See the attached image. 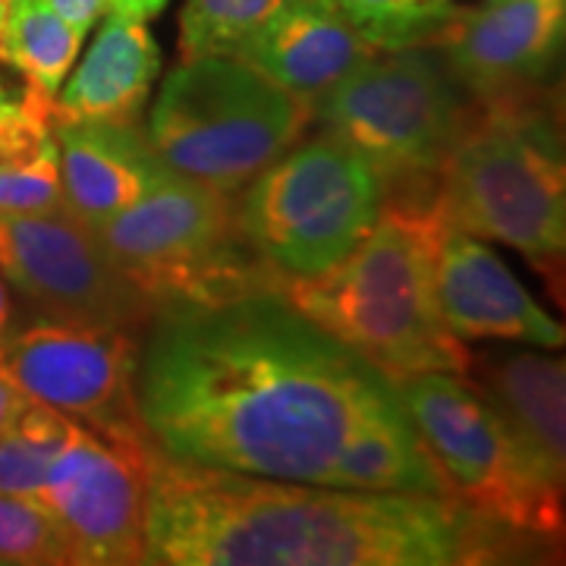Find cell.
Listing matches in <instances>:
<instances>
[{
	"mask_svg": "<svg viewBox=\"0 0 566 566\" xmlns=\"http://www.w3.org/2000/svg\"><path fill=\"white\" fill-rule=\"evenodd\" d=\"M564 359L545 353H488L482 359V394L504 416L532 457L566 485Z\"/></svg>",
	"mask_w": 566,
	"mask_h": 566,
	"instance_id": "obj_18",
	"label": "cell"
},
{
	"mask_svg": "<svg viewBox=\"0 0 566 566\" xmlns=\"http://www.w3.org/2000/svg\"><path fill=\"white\" fill-rule=\"evenodd\" d=\"M10 300H7V286H3V274H0V349L7 344L10 337Z\"/></svg>",
	"mask_w": 566,
	"mask_h": 566,
	"instance_id": "obj_28",
	"label": "cell"
},
{
	"mask_svg": "<svg viewBox=\"0 0 566 566\" xmlns=\"http://www.w3.org/2000/svg\"><path fill=\"white\" fill-rule=\"evenodd\" d=\"M566 0H485L460 10L434 48L475 98L532 92L564 51Z\"/></svg>",
	"mask_w": 566,
	"mask_h": 566,
	"instance_id": "obj_13",
	"label": "cell"
},
{
	"mask_svg": "<svg viewBox=\"0 0 566 566\" xmlns=\"http://www.w3.org/2000/svg\"><path fill=\"white\" fill-rule=\"evenodd\" d=\"M371 54L327 0H281L277 10L240 44L233 57L315 104Z\"/></svg>",
	"mask_w": 566,
	"mask_h": 566,
	"instance_id": "obj_16",
	"label": "cell"
},
{
	"mask_svg": "<svg viewBox=\"0 0 566 566\" xmlns=\"http://www.w3.org/2000/svg\"><path fill=\"white\" fill-rule=\"evenodd\" d=\"M164 3H167V0H114L111 10H123V13H133V17H139V20H151V17L161 13Z\"/></svg>",
	"mask_w": 566,
	"mask_h": 566,
	"instance_id": "obj_26",
	"label": "cell"
},
{
	"mask_svg": "<svg viewBox=\"0 0 566 566\" xmlns=\"http://www.w3.org/2000/svg\"><path fill=\"white\" fill-rule=\"evenodd\" d=\"M397 390L450 501L513 538L564 535V482L532 457L469 375L424 371Z\"/></svg>",
	"mask_w": 566,
	"mask_h": 566,
	"instance_id": "obj_7",
	"label": "cell"
},
{
	"mask_svg": "<svg viewBox=\"0 0 566 566\" xmlns=\"http://www.w3.org/2000/svg\"><path fill=\"white\" fill-rule=\"evenodd\" d=\"M308 123L312 104L233 54H208L167 73L145 136L174 177L240 192Z\"/></svg>",
	"mask_w": 566,
	"mask_h": 566,
	"instance_id": "obj_6",
	"label": "cell"
},
{
	"mask_svg": "<svg viewBox=\"0 0 566 566\" xmlns=\"http://www.w3.org/2000/svg\"><path fill=\"white\" fill-rule=\"evenodd\" d=\"M434 300L447 331L460 340H516L560 349L564 327L528 296L479 237L441 218L434 249Z\"/></svg>",
	"mask_w": 566,
	"mask_h": 566,
	"instance_id": "obj_14",
	"label": "cell"
},
{
	"mask_svg": "<svg viewBox=\"0 0 566 566\" xmlns=\"http://www.w3.org/2000/svg\"><path fill=\"white\" fill-rule=\"evenodd\" d=\"M155 444L111 441L80 428L66 444L39 504L57 520L73 545L76 566L145 564V494Z\"/></svg>",
	"mask_w": 566,
	"mask_h": 566,
	"instance_id": "obj_12",
	"label": "cell"
},
{
	"mask_svg": "<svg viewBox=\"0 0 566 566\" xmlns=\"http://www.w3.org/2000/svg\"><path fill=\"white\" fill-rule=\"evenodd\" d=\"M438 230V205H385L344 262L281 283V293L394 385L424 371L469 375L465 340L447 331L434 300Z\"/></svg>",
	"mask_w": 566,
	"mask_h": 566,
	"instance_id": "obj_3",
	"label": "cell"
},
{
	"mask_svg": "<svg viewBox=\"0 0 566 566\" xmlns=\"http://www.w3.org/2000/svg\"><path fill=\"white\" fill-rule=\"evenodd\" d=\"M107 255L139 283L155 312L211 305L281 286L245 243L237 192L167 177L139 202L95 227Z\"/></svg>",
	"mask_w": 566,
	"mask_h": 566,
	"instance_id": "obj_8",
	"label": "cell"
},
{
	"mask_svg": "<svg viewBox=\"0 0 566 566\" xmlns=\"http://www.w3.org/2000/svg\"><path fill=\"white\" fill-rule=\"evenodd\" d=\"M51 10L61 17L70 29H76L82 39L92 25H98L104 13L111 10V0H48Z\"/></svg>",
	"mask_w": 566,
	"mask_h": 566,
	"instance_id": "obj_25",
	"label": "cell"
},
{
	"mask_svg": "<svg viewBox=\"0 0 566 566\" xmlns=\"http://www.w3.org/2000/svg\"><path fill=\"white\" fill-rule=\"evenodd\" d=\"M240 192L237 223L277 283L344 262L385 208L368 164L327 133L290 145Z\"/></svg>",
	"mask_w": 566,
	"mask_h": 566,
	"instance_id": "obj_9",
	"label": "cell"
},
{
	"mask_svg": "<svg viewBox=\"0 0 566 566\" xmlns=\"http://www.w3.org/2000/svg\"><path fill=\"white\" fill-rule=\"evenodd\" d=\"M460 88L428 48L371 51L312 104V120L368 164L385 205H438L441 167L472 111Z\"/></svg>",
	"mask_w": 566,
	"mask_h": 566,
	"instance_id": "obj_5",
	"label": "cell"
},
{
	"mask_svg": "<svg viewBox=\"0 0 566 566\" xmlns=\"http://www.w3.org/2000/svg\"><path fill=\"white\" fill-rule=\"evenodd\" d=\"M161 70V51L145 20L107 10L98 39L85 51L76 73H66L54 95V120L139 123L151 82Z\"/></svg>",
	"mask_w": 566,
	"mask_h": 566,
	"instance_id": "obj_17",
	"label": "cell"
},
{
	"mask_svg": "<svg viewBox=\"0 0 566 566\" xmlns=\"http://www.w3.org/2000/svg\"><path fill=\"white\" fill-rule=\"evenodd\" d=\"M281 0H186L180 13V57L237 54Z\"/></svg>",
	"mask_w": 566,
	"mask_h": 566,
	"instance_id": "obj_23",
	"label": "cell"
},
{
	"mask_svg": "<svg viewBox=\"0 0 566 566\" xmlns=\"http://www.w3.org/2000/svg\"><path fill=\"white\" fill-rule=\"evenodd\" d=\"M516 538L438 494L286 482L177 463L155 447L151 566H465Z\"/></svg>",
	"mask_w": 566,
	"mask_h": 566,
	"instance_id": "obj_2",
	"label": "cell"
},
{
	"mask_svg": "<svg viewBox=\"0 0 566 566\" xmlns=\"http://www.w3.org/2000/svg\"><path fill=\"white\" fill-rule=\"evenodd\" d=\"M136 406L177 463L334 485L353 444L409 431L397 385L281 286L161 308L142 331Z\"/></svg>",
	"mask_w": 566,
	"mask_h": 566,
	"instance_id": "obj_1",
	"label": "cell"
},
{
	"mask_svg": "<svg viewBox=\"0 0 566 566\" xmlns=\"http://www.w3.org/2000/svg\"><path fill=\"white\" fill-rule=\"evenodd\" d=\"M80 48V32L70 29L48 0H10L0 29V61L20 70L29 88L54 98Z\"/></svg>",
	"mask_w": 566,
	"mask_h": 566,
	"instance_id": "obj_20",
	"label": "cell"
},
{
	"mask_svg": "<svg viewBox=\"0 0 566 566\" xmlns=\"http://www.w3.org/2000/svg\"><path fill=\"white\" fill-rule=\"evenodd\" d=\"M7 10H10V0H0V29H3V22H7Z\"/></svg>",
	"mask_w": 566,
	"mask_h": 566,
	"instance_id": "obj_30",
	"label": "cell"
},
{
	"mask_svg": "<svg viewBox=\"0 0 566 566\" xmlns=\"http://www.w3.org/2000/svg\"><path fill=\"white\" fill-rule=\"evenodd\" d=\"M63 208L88 227L139 202L170 177L139 123L54 120Z\"/></svg>",
	"mask_w": 566,
	"mask_h": 566,
	"instance_id": "obj_15",
	"label": "cell"
},
{
	"mask_svg": "<svg viewBox=\"0 0 566 566\" xmlns=\"http://www.w3.org/2000/svg\"><path fill=\"white\" fill-rule=\"evenodd\" d=\"M80 424L51 406L22 397L0 428V494L39 501L41 488Z\"/></svg>",
	"mask_w": 566,
	"mask_h": 566,
	"instance_id": "obj_21",
	"label": "cell"
},
{
	"mask_svg": "<svg viewBox=\"0 0 566 566\" xmlns=\"http://www.w3.org/2000/svg\"><path fill=\"white\" fill-rule=\"evenodd\" d=\"M136 334L54 318L10 331L0 349L7 385L111 441L148 438L136 406Z\"/></svg>",
	"mask_w": 566,
	"mask_h": 566,
	"instance_id": "obj_10",
	"label": "cell"
},
{
	"mask_svg": "<svg viewBox=\"0 0 566 566\" xmlns=\"http://www.w3.org/2000/svg\"><path fill=\"white\" fill-rule=\"evenodd\" d=\"M54 98L25 88L0 111V214L63 208Z\"/></svg>",
	"mask_w": 566,
	"mask_h": 566,
	"instance_id": "obj_19",
	"label": "cell"
},
{
	"mask_svg": "<svg viewBox=\"0 0 566 566\" xmlns=\"http://www.w3.org/2000/svg\"><path fill=\"white\" fill-rule=\"evenodd\" d=\"M13 98H17V95H13V92H7V85H3V82H0V111H3V107H7V104L13 102Z\"/></svg>",
	"mask_w": 566,
	"mask_h": 566,
	"instance_id": "obj_29",
	"label": "cell"
},
{
	"mask_svg": "<svg viewBox=\"0 0 566 566\" xmlns=\"http://www.w3.org/2000/svg\"><path fill=\"white\" fill-rule=\"evenodd\" d=\"M0 274L44 318L117 327L142 337L155 305L107 255L95 227L66 208L0 214Z\"/></svg>",
	"mask_w": 566,
	"mask_h": 566,
	"instance_id": "obj_11",
	"label": "cell"
},
{
	"mask_svg": "<svg viewBox=\"0 0 566 566\" xmlns=\"http://www.w3.org/2000/svg\"><path fill=\"white\" fill-rule=\"evenodd\" d=\"M327 3L371 51L434 48L463 10L453 0H327Z\"/></svg>",
	"mask_w": 566,
	"mask_h": 566,
	"instance_id": "obj_22",
	"label": "cell"
},
{
	"mask_svg": "<svg viewBox=\"0 0 566 566\" xmlns=\"http://www.w3.org/2000/svg\"><path fill=\"white\" fill-rule=\"evenodd\" d=\"M0 564L73 566L76 554L48 506L32 497L0 494Z\"/></svg>",
	"mask_w": 566,
	"mask_h": 566,
	"instance_id": "obj_24",
	"label": "cell"
},
{
	"mask_svg": "<svg viewBox=\"0 0 566 566\" xmlns=\"http://www.w3.org/2000/svg\"><path fill=\"white\" fill-rule=\"evenodd\" d=\"M20 400H22L20 390H17L13 385H7V381L0 378V428L7 424V419H10V416H13V409L20 406Z\"/></svg>",
	"mask_w": 566,
	"mask_h": 566,
	"instance_id": "obj_27",
	"label": "cell"
},
{
	"mask_svg": "<svg viewBox=\"0 0 566 566\" xmlns=\"http://www.w3.org/2000/svg\"><path fill=\"white\" fill-rule=\"evenodd\" d=\"M438 211L479 240L513 245L538 268L566 249V161L554 114L528 92L469 111L441 180Z\"/></svg>",
	"mask_w": 566,
	"mask_h": 566,
	"instance_id": "obj_4",
	"label": "cell"
}]
</instances>
